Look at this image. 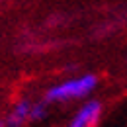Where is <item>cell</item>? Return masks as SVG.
I'll use <instances>...</instances> for the list:
<instances>
[{
  "mask_svg": "<svg viewBox=\"0 0 127 127\" xmlns=\"http://www.w3.org/2000/svg\"><path fill=\"white\" fill-rule=\"evenodd\" d=\"M96 86H98V76H94V74H80V76L63 80V82L51 86L45 92V102L47 104H61V102L80 100V98L88 96Z\"/></svg>",
  "mask_w": 127,
  "mask_h": 127,
  "instance_id": "cell-1",
  "label": "cell"
},
{
  "mask_svg": "<svg viewBox=\"0 0 127 127\" xmlns=\"http://www.w3.org/2000/svg\"><path fill=\"white\" fill-rule=\"evenodd\" d=\"M100 117H102V104L92 100V102H86L74 113L68 127H96L100 123Z\"/></svg>",
  "mask_w": 127,
  "mask_h": 127,
  "instance_id": "cell-2",
  "label": "cell"
},
{
  "mask_svg": "<svg viewBox=\"0 0 127 127\" xmlns=\"http://www.w3.org/2000/svg\"><path fill=\"white\" fill-rule=\"evenodd\" d=\"M30 115H32V102L30 100H20L10 110V113L6 115L4 123H6V127H24L30 121Z\"/></svg>",
  "mask_w": 127,
  "mask_h": 127,
  "instance_id": "cell-3",
  "label": "cell"
},
{
  "mask_svg": "<svg viewBox=\"0 0 127 127\" xmlns=\"http://www.w3.org/2000/svg\"><path fill=\"white\" fill-rule=\"evenodd\" d=\"M47 113V102L41 100V102H32V115H30V121H39L43 119Z\"/></svg>",
  "mask_w": 127,
  "mask_h": 127,
  "instance_id": "cell-4",
  "label": "cell"
},
{
  "mask_svg": "<svg viewBox=\"0 0 127 127\" xmlns=\"http://www.w3.org/2000/svg\"><path fill=\"white\" fill-rule=\"evenodd\" d=\"M0 127H6V123H4V121H0Z\"/></svg>",
  "mask_w": 127,
  "mask_h": 127,
  "instance_id": "cell-5",
  "label": "cell"
},
{
  "mask_svg": "<svg viewBox=\"0 0 127 127\" xmlns=\"http://www.w3.org/2000/svg\"><path fill=\"white\" fill-rule=\"evenodd\" d=\"M0 2H2V0H0Z\"/></svg>",
  "mask_w": 127,
  "mask_h": 127,
  "instance_id": "cell-6",
  "label": "cell"
}]
</instances>
